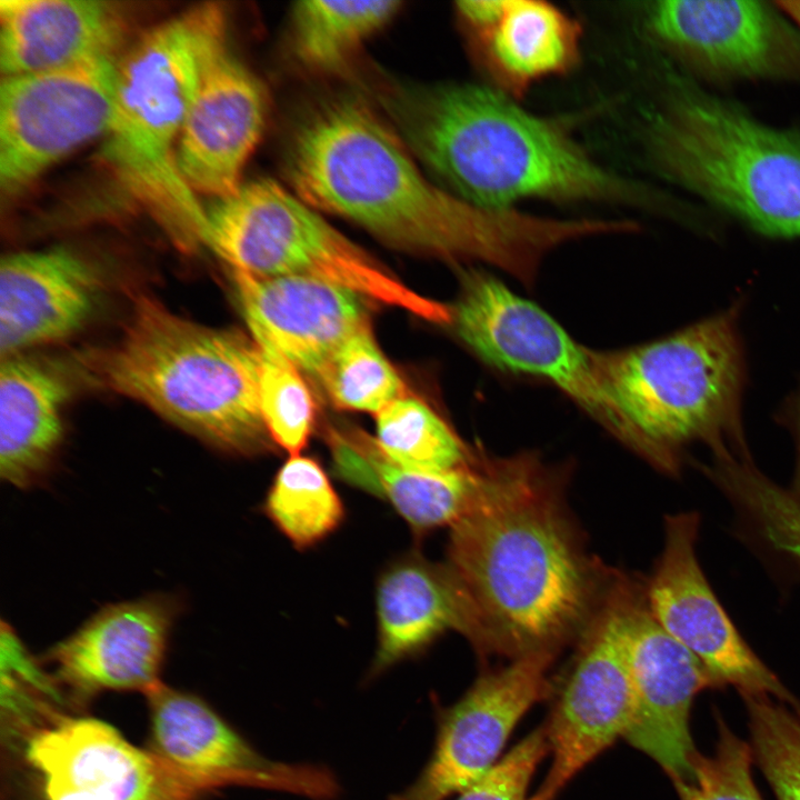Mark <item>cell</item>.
Here are the masks:
<instances>
[{"label": "cell", "mask_w": 800, "mask_h": 800, "mask_svg": "<svg viewBox=\"0 0 800 800\" xmlns=\"http://www.w3.org/2000/svg\"><path fill=\"white\" fill-rule=\"evenodd\" d=\"M364 101L321 102L296 126L284 156L294 193L382 241L451 261L496 266L531 283L551 250L588 238L587 219L487 208L428 178Z\"/></svg>", "instance_id": "6da1fadb"}, {"label": "cell", "mask_w": 800, "mask_h": 800, "mask_svg": "<svg viewBox=\"0 0 800 800\" xmlns=\"http://www.w3.org/2000/svg\"><path fill=\"white\" fill-rule=\"evenodd\" d=\"M561 491L532 454L489 458L480 496L450 527L446 564L471 606L482 656L558 652L599 604V570Z\"/></svg>", "instance_id": "7a4b0ae2"}, {"label": "cell", "mask_w": 800, "mask_h": 800, "mask_svg": "<svg viewBox=\"0 0 800 800\" xmlns=\"http://www.w3.org/2000/svg\"><path fill=\"white\" fill-rule=\"evenodd\" d=\"M376 97L409 151L442 187L472 203L649 206L654 199L598 162L560 119L528 111L491 86L389 81Z\"/></svg>", "instance_id": "3957f363"}, {"label": "cell", "mask_w": 800, "mask_h": 800, "mask_svg": "<svg viewBox=\"0 0 800 800\" xmlns=\"http://www.w3.org/2000/svg\"><path fill=\"white\" fill-rule=\"evenodd\" d=\"M640 141L666 182L759 234L800 239V130L670 70L642 116Z\"/></svg>", "instance_id": "277c9868"}, {"label": "cell", "mask_w": 800, "mask_h": 800, "mask_svg": "<svg viewBox=\"0 0 800 800\" xmlns=\"http://www.w3.org/2000/svg\"><path fill=\"white\" fill-rule=\"evenodd\" d=\"M98 384L137 400L220 449L268 447L260 351L243 334L188 320L140 294L119 338L82 357Z\"/></svg>", "instance_id": "5b68a950"}, {"label": "cell", "mask_w": 800, "mask_h": 800, "mask_svg": "<svg viewBox=\"0 0 800 800\" xmlns=\"http://www.w3.org/2000/svg\"><path fill=\"white\" fill-rule=\"evenodd\" d=\"M738 304L658 340L590 349L596 374L624 420L631 449L668 473L686 447L744 451L747 378Z\"/></svg>", "instance_id": "8992f818"}, {"label": "cell", "mask_w": 800, "mask_h": 800, "mask_svg": "<svg viewBox=\"0 0 800 800\" xmlns=\"http://www.w3.org/2000/svg\"><path fill=\"white\" fill-rule=\"evenodd\" d=\"M224 10L206 3L144 33L118 59L104 158L177 243L206 244V211L181 179L176 151L202 74L226 47Z\"/></svg>", "instance_id": "52a82bcc"}, {"label": "cell", "mask_w": 800, "mask_h": 800, "mask_svg": "<svg viewBox=\"0 0 800 800\" xmlns=\"http://www.w3.org/2000/svg\"><path fill=\"white\" fill-rule=\"evenodd\" d=\"M206 244L233 270L324 280L423 320L451 323L452 310L401 282L271 179H256L204 208Z\"/></svg>", "instance_id": "ba28073f"}, {"label": "cell", "mask_w": 800, "mask_h": 800, "mask_svg": "<svg viewBox=\"0 0 800 800\" xmlns=\"http://www.w3.org/2000/svg\"><path fill=\"white\" fill-rule=\"evenodd\" d=\"M639 16L648 39L702 83H800V30L776 1L654 0Z\"/></svg>", "instance_id": "9c48e42d"}, {"label": "cell", "mask_w": 800, "mask_h": 800, "mask_svg": "<svg viewBox=\"0 0 800 800\" xmlns=\"http://www.w3.org/2000/svg\"><path fill=\"white\" fill-rule=\"evenodd\" d=\"M462 341L488 364L544 378L624 444L629 429L604 392L590 349L578 344L544 310L479 270L463 277L452 309Z\"/></svg>", "instance_id": "30bf717a"}, {"label": "cell", "mask_w": 800, "mask_h": 800, "mask_svg": "<svg viewBox=\"0 0 800 800\" xmlns=\"http://www.w3.org/2000/svg\"><path fill=\"white\" fill-rule=\"evenodd\" d=\"M636 587L614 579L584 628L580 650L543 726L551 767L534 793L554 800L587 764L626 736L633 692L626 652V621Z\"/></svg>", "instance_id": "8fae6325"}, {"label": "cell", "mask_w": 800, "mask_h": 800, "mask_svg": "<svg viewBox=\"0 0 800 800\" xmlns=\"http://www.w3.org/2000/svg\"><path fill=\"white\" fill-rule=\"evenodd\" d=\"M118 59L88 58L59 69L2 78L0 186L16 193L56 162L107 133Z\"/></svg>", "instance_id": "7c38bea8"}, {"label": "cell", "mask_w": 800, "mask_h": 800, "mask_svg": "<svg viewBox=\"0 0 800 800\" xmlns=\"http://www.w3.org/2000/svg\"><path fill=\"white\" fill-rule=\"evenodd\" d=\"M557 653H528L479 676L456 703L439 711L429 760L389 800H447L483 777L522 717L551 693L548 673Z\"/></svg>", "instance_id": "4fadbf2b"}, {"label": "cell", "mask_w": 800, "mask_h": 800, "mask_svg": "<svg viewBox=\"0 0 800 800\" xmlns=\"http://www.w3.org/2000/svg\"><path fill=\"white\" fill-rule=\"evenodd\" d=\"M699 516L666 518L662 554L646 597L660 624L710 672L718 686H733L742 697L769 696L800 708L794 697L758 658L734 628L699 564Z\"/></svg>", "instance_id": "5bb4252c"}, {"label": "cell", "mask_w": 800, "mask_h": 800, "mask_svg": "<svg viewBox=\"0 0 800 800\" xmlns=\"http://www.w3.org/2000/svg\"><path fill=\"white\" fill-rule=\"evenodd\" d=\"M154 752L206 791L248 786L311 800H334L327 768L266 758L198 698L159 683L147 693Z\"/></svg>", "instance_id": "9a60e30c"}, {"label": "cell", "mask_w": 800, "mask_h": 800, "mask_svg": "<svg viewBox=\"0 0 800 800\" xmlns=\"http://www.w3.org/2000/svg\"><path fill=\"white\" fill-rule=\"evenodd\" d=\"M633 716L624 739L671 778L690 772L696 752L689 718L696 697L718 687L703 664L651 612L646 590L636 589L624 631Z\"/></svg>", "instance_id": "2e32d148"}, {"label": "cell", "mask_w": 800, "mask_h": 800, "mask_svg": "<svg viewBox=\"0 0 800 800\" xmlns=\"http://www.w3.org/2000/svg\"><path fill=\"white\" fill-rule=\"evenodd\" d=\"M182 603L154 593L104 606L46 653L54 679L76 693L137 690L148 693L159 674Z\"/></svg>", "instance_id": "e0dca14e"}, {"label": "cell", "mask_w": 800, "mask_h": 800, "mask_svg": "<svg viewBox=\"0 0 800 800\" xmlns=\"http://www.w3.org/2000/svg\"><path fill=\"white\" fill-rule=\"evenodd\" d=\"M267 110L260 80L227 46L206 68L178 139L177 168L194 194L213 200L240 187Z\"/></svg>", "instance_id": "ac0fdd59"}, {"label": "cell", "mask_w": 800, "mask_h": 800, "mask_svg": "<svg viewBox=\"0 0 800 800\" xmlns=\"http://www.w3.org/2000/svg\"><path fill=\"white\" fill-rule=\"evenodd\" d=\"M231 276L254 343L280 353L316 379L351 336L370 326L363 297L344 287L233 269Z\"/></svg>", "instance_id": "d6986e66"}, {"label": "cell", "mask_w": 800, "mask_h": 800, "mask_svg": "<svg viewBox=\"0 0 800 800\" xmlns=\"http://www.w3.org/2000/svg\"><path fill=\"white\" fill-rule=\"evenodd\" d=\"M456 13L490 86L512 98L580 61L579 21L549 2L464 0L456 3Z\"/></svg>", "instance_id": "ffe728a7"}, {"label": "cell", "mask_w": 800, "mask_h": 800, "mask_svg": "<svg viewBox=\"0 0 800 800\" xmlns=\"http://www.w3.org/2000/svg\"><path fill=\"white\" fill-rule=\"evenodd\" d=\"M29 761L46 779L99 800H197L206 791L154 752L131 746L94 719L60 720L32 734Z\"/></svg>", "instance_id": "44dd1931"}, {"label": "cell", "mask_w": 800, "mask_h": 800, "mask_svg": "<svg viewBox=\"0 0 800 800\" xmlns=\"http://www.w3.org/2000/svg\"><path fill=\"white\" fill-rule=\"evenodd\" d=\"M101 289L97 269L64 247L19 251L0 264L2 358L79 331L96 310Z\"/></svg>", "instance_id": "7402d4cb"}, {"label": "cell", "mask_w": 800, "mask_h": 800, "mask_svg": "<svg viewBox=\"0 0 800 800\" xmlns=\"http://www.w3.org/2000/svg\"><path fill=\"white\" fill-rule=\"evenodd\" d=\"M378 643L369 677L424 651L453 630L478 650L480 631L471 606L447 567L418 553L391 562L376 590Z\"/></svg>", "instance_id": "603a6c76"}, {"label": "cell", "mask_w": 800, "mask_h": 800, "mask_svg": "<svg viewBox=\"0 0 800 800\" xmlns=\"http://www.w3.org/2000/svg\"><path fill=\"white\" fill-rule=\"evenodd\" d=\"M123 32L116 3L92 0H1L2 78L113 54Z\"/></svg>", "instance_id": "cb8c5ba5"}, {"label": "cell", "mask_w": 800, "mask_h": 800, "mask_svg": "<svg viewBox=\"0 0 800 800\" xmlns=\"http://www.w3.org/2000/svg\"><path fill=\"white\" fill-rule=\"evenodd\" d=\"M69 388L52 368L33 359L2 358L0 368V473L27 489L48 474L63 439Z\"/></svg>", "instance_id": "d4e9b609"}, {"label": "cell", "mask_w": 800, "mask_h": 800, "mask_svg": "<svg viewBox=\"0 0 800 800\" xmlns=\"http://www.w3.org/2000/svg\"><path fill=\"white\" fill-rule=\"evenodd\" d=\"M357 439L361 457L354 487L387 499L418 532L451 527L483 488L488 458L447 472L416 471L389 460L374 439L359 433Z\"/></svg>", "instance_id": "484cf974"}, {"label": "cell", "mask_w": 800, "mask_h": 800, "mask_svg": "<svg viewBox=\"0 0 800 800\" xmlns=\"http://www.w3.org/2000/svg\"><path fill=\"white\" fill-rule=\"evenodd\" d=\"M400 6L393 0L297 2L291 11L293 50L312 69L336 70L384 27Z\"/></svg>", "instance_id": "4316f807"}, {"label": "cell", "mask_w": 800, "mask_h": 800, "mask_svg": "<svg viewBox=\"0 0 800 800\" xmlns=\"http://www.w3.org/2000/svg\"><path fill=\"white\" fill-rule=\"evenodd\" d=\"M264 511L298 548H309L334 532L346 511L323 467L313 458L290 456L264 500Z\"/></svg>", "instance_id": "83f0119b"}, {"label": "cell", "mask_w": 800, "mask_h": 800, "mask_svg": "<svg viewBox=\"0 0 800 800\" xmlns=\"http://www.w3.org/2000/svg\"><path fill=\"white\" fill-rule=\"evenodd\" d=\"M381 452L392 462L416 471L447 472L472 464L478 457L424 402L402 397L377 414Z\"/></svg>", "instance_id": "f1b7e54d"}, {"label": "cell", "mask_w": 800, "mask_h": 800, "mask_svg": "<svg viewBox=\"0 0 800 800\" xmlns=\"http://www.w3.org/2000/svg\"><path fill=\"white\" fill-rule=\"evenodd\" d=\"M317 380L331 402L347 410L378 414L406 397L404 383L377 344L370 326L343 343Z\"/></svg>", "instance_id": "f546056e"}, {"label": "cell", "mask_w": 800, "mask_h": 800, "mask_svg": "<svg viewBox=\"0 0 800 800\" xmlns=\"http://www.w3.org/2000/svg\"><path fill=\"white\" fill-rule=\"evenodd\" d=\"M753 758L777 800H800V708L744 696Z\"/></svg>", "instance_id": "4dcf8cb0"}, {"label": "cell", "mask_w": 800, "mask_h": 800, "mask_svg": "<svg viewBox=\"0 0 800 800\" xmlns=\"http://www.w3.org/2000/svg\"><path fill=\"white\" fill-rule=\"evenodd\" d=\"M259 351V397L267 432L290 456L300 454L314 423L313 398L292 363L273 350Z\"/></svg>", "instance_id": "1f68e13d"}, {"label": "cell", "mask_w": 800, "mask_h": 800, "mask_svg": "<svg viewBox=\"0 0 800 800\" xmlns=\"http://www.w3.org/2000/svg\"><path fill=\"white\" fill-rule=\"evenodd\" d=\"M718 740L712 756L697 750L684 779L672 780L680 800H762L751 774L753 751L717 712Z\"/></svg>", "instance_id": "d6a6232c"}, {"label": "cell", "mask_w": 800, "mask_h": 800, "mask_svg": "<svg viewBox=\"0 0 800 800\" xmlns=\"http://www.w3.org/2000/svg\"><path fill=\"white\" fill-rule=\"evenodd\" d=\"M726 491L748 512L767 543L800 567V496L782 489L754 466L733 471Z\"/></svg>", "instance_id": "836d02e7"}, {"label": "cell", "mask_w": 800, "mask_h": 800, "mask_svg": "<svg viewBox=\"0 0 800 800\" xmlns=\"http://www.w3.org/2000/svg\"><path fill=\"white\" fill-rule=\"evenodd\" d=\"M57 682L37 664L14 631L1 629V706L9 726L28 730L48 714L49 701H61Z\"/></svg>", "instance_id": "e575fe53"}, {"label": "cell", "mask_w": 800, "mask_h": 800, "mask_svg": "<svg viewBox=\"0 0 800 800\" xmlns=\"http://www.w3.org/2000/svg\"><path fill=\"white\" fill-rule=\"evenodd\" d=\"M549 752L544 727L531 731L483 777L458 793L456 800H539L529 796L530 781Z\"/></svg>", "instance_id": "d590c367"}, {"label": "cell", "mask_w": 800, "mask_h": 800, "mask_svg": "<svg viewBox=\"0 0 800 800\" xmlns=\"http://www.w3.org/2000/svg\"><path fill=\"white\" fill-rule=\"evenodd\" d=\"M49 800H99L93 794L56 779H46Z\"/></svg>", "instance_id": "8d00e7d4"}, {"label": "cell", "mask_w": 800, "mask_h": 800, "mask_svg": "<svg viewBox=\"0 0 800 800\" xmlns=\"http://www.w3.org/2000/svg\"><path fill=\"white\" fill-rule=\"evenodd\" d=\"M781 418L790 427L797 440L799 453L797 483L800 490V387L788 400Z\"/></svg>", "instance_id": "74e56055"}, {"label": "cell", "mask_w": 800, "mask_h": 800, "mask_svg": "<svg viewBox=\"0 0 800 800\" xmlns=\"http://www.w3.org/2000/svg\"><path fill=\"white\" fill-rule=\"evenodd\" d=\"M776 2L800 30V0H779Z\"/></svg>", "instance_id": "f35d334b"}]
</instances>
